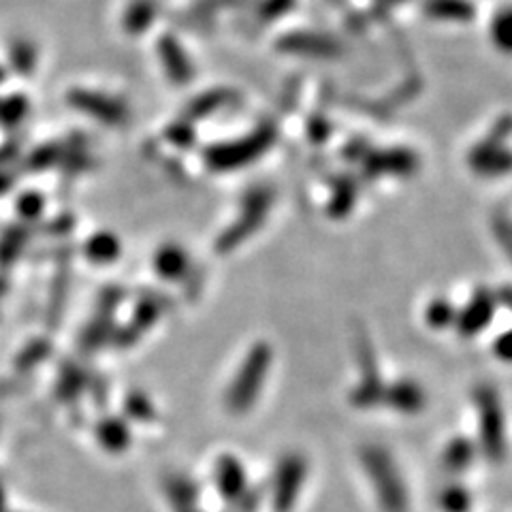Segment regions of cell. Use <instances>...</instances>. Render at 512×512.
<instances>
[{
	"instance_id": "cell-1",
	"label": "cell",
	"mask_w": 512,
	"mask_h": 512,
	"mask_svg": "<svg viewBox=\"0 0 512 512\" xmlns=\"http://www.w3.org/2000/svg\"><path fill=\"white\" fill-rule=\"evenodd\" d=\"M363 466L372 485L378 491V500L387 512H406L408 510V495L402 483L393 459L382 451V448H365L363 451Z\"/></svg>"
},
{
	"instance_id": "cell-2",
	"label": "cell",
	"mask_w": 512,
	"mask_h": 512,
	"mask_svg": "<svg viewBox=\"0 0 512 512\" xmlns=\"http://www.w3.org/2000/svg\"><path fill=\"white\" fill-rule=\"evenodd\" d=\"M476 408L480 421V444L491 461H502L506 455V429L500 397L491 387L476 391Z\"/></svg>"
},
{
	"instance_id": "cell-3",
	"label": "cell",
	"mask_w": 512,
	"mask_h": 512,
	"mask_svg": "<svg viewBox=\"0 0 512 512\" xmlns=\"http://www.w3.org/2000/svg\"><path fill=\"white\" fill-rule=\"evenodd\" d=\"M493 312H495V299L491 297V293L478 291L474 299L468 303V308L463 310V314H459L457 318L459 333L466 335V338L480 333L491 323Z\"/></svg>"
},
{
	"instance_id": "cell-4",
	"label": "cell",
	"mask_w": 512,
	"mask_h": 512,
	"mask_svg": "<svg viewBox=\"0 0 512 512\" xmlns=\"http://www.w3.org/2000/svg\"><path fill=\"white\" fill-rule=\"evenodd\" d=\"M359 359H361V365H363V382L359 384V389L355 393V402L359 406H372L376 404L380 397H384V391H382V384L378 380V370H376V363L372 359V348L370 344H367V340H361L359 342Z\"/></svg>"
},
{
	"instance_id": "cell-5",
	"label": "cell",
	"mask_w": 512,
	"mask_h": 512,
	"mask_svg": "<svg viewBox=\"0 0 512 512\" xmlns=\"http://www.w3.org/2000/svg\"><path fill=\"white\" fill-rule=\"evenodd\" d=\"M384 399L404 414H414L421 412V408L425 406V395L419 384L412 380H399L395 382L393 387L389 389V393H384Z\"/></svg>"
},
{
	"instance_id": "cell-6",
	"label": "cell",
	"mask_w": 512,
	"mask_h": 512,
	"mask_svg": "<svg viewBox=\"0 0 512 512\" xmlns=\"http://www.w3.org/2000/svg\"><path fill=\"white\" fill-rule=\"evenodd\" d=\"M472 457H474V446H472V442L466 440V438L453 440L451 444L446 446V451H444V463H446V468L453 470V472L466 470V468L470 466V463H472Z\"/></svg>"
},
{
	"instance_id": "cell-7",
	"label": "cell",
	"mask_w": 512,
	"mask_h": 512,
	"mask_svg": "<svg viewBox=\"0 0 512 512\" xmlns=\"http://www.w3.org/2000/svg\"><path fill=\"white\" fill-rule=\"evenodd\" d=\"M440 504L446 512H468L470 510V495L459 485L448 487L442 491Z\"/></svg>"
},
{
	"instance_id": "cell-8",
	"label": "cell",
	"mask_w": 512,
	"mask_h": 512,
	"mask_svg": "<svg viewBox=\"0 0 512 512\" xmlns=\"http://www.w3.org/2000/svg\"><path fill=\"white\" fill-rule=\"evenodd\" d=\"M427 320H429V325L436 327V329L448 327L455 320V310L451 308V303H446L442 299L434 301L427 308Z\"/></svg>"
},
{
	"instance_id": "cell-9",
	"label": "cell",
	"mask_w": 512,
	"mask_h": 512,
	"mask_svg": "<svg viewBox=\"0 0 512 512\" xmlns=\"http://www.w3.org/2000/svg\"><path fill=\"white\" fill-rule=\"evenodd\" d=\"M493 39L504 50H512V11H504L493 22Z\"/></svg>"
},
{
	"instance_id": "cell-10",
	"label": "cell",
	"mask_w": 512,
	"mask_h": 512,
	"mask_svg": "<svg viewBox=\"0 0 512 512\" xmlns=\"http://www.w3.org/2000/svg\"><path fill=\"white\" fill-rule=\"evenodd\" d=\"M495 355L504 361H512V329L502 333L498 342H495Z\"/></svg>"
},
{
	"instance_id": "cell-11",
	"label": "cell",
	"mask_w": 512,
	"mask_h": 512,
	"mask_svg": "<svg viewBox=\"0 0 512 512\" xmlns=\"http://www.w3.org/2000/svg\"><path fill=\"white\" fill-rule=\"evenodd\" d=\"M500 297H502V301H504V306L512 312V288H504V293H502Z\"/></svg>"
}]
</instances>
